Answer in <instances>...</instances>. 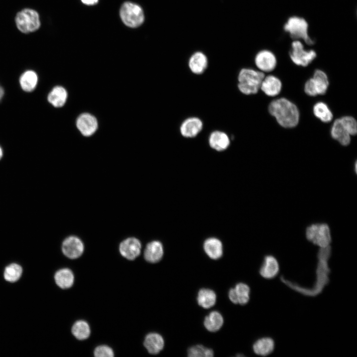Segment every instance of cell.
<instances>
[{"instance_id": "obj_1", "label": "cell", "mask_w": 357, "mask_h": 357, "mask_svg": "<svg viewBox=\"0 0 357 357\" xmlns=\"http://www.w3.org/2000/svg\"><path fill=\"white\" fill-rule=\"evenodd\" d=\"M331 253V247L328 245L324 247H320L317 253L318 263L316 269V281L314 287L307 289L300 287L285 278L281 277V281L292 289L303 295L308 296H315L320 294L324 287L329 282L330 269L328 261Z\"/></svg>"}, {"instance_id": "obj_2", "label": "cell", "mask_w": 357, "mask_h": 357, "mask_svg": "<svg viewBox=\"0 0 357 357\" xmlns=\"http://www.w3.org/2000/svg\"><path fill=\"white\" fill-rule=\"evenodd\" d=\"M269 113L277 122L285 128L296 126L299 120V113L297 106L285 98L272 101L268 107Z\"/></svg>"}, {"instance_id": "obj_3", "label": "cell", "mask_w": 357, "mask_h": 357, "mask_svg": "<svg viewBox=\"0 0 357 357\" xmlns=\"http://www.w3.org/2000/svg\"><path fill=\"white\" fill-rule=\"evenodd\" d=\"M265 77L264 72L250 68H243L238 76V88L243 94L246 95L256 94Z\"/></svg>"}, {"instance_id": "obj_4", "label": "cell", "mask_w": 357, "mask_h": 357, "mask_svg": "<svg viewBox=\"0 0 357 357\" xmlns=\"http://www.w3.org/2000/svg\"><path fill=\"white\" fill-rule=\"evenodd\" d=\"M308 28V23L305 19L298 16L290 17L283 26L284 31L292 39L302 40L311 46L314 44V41L309 35Z\"/></svg>"}, {"instance_id": "obj_5", "label": "cell", "mask_w": 357, "mask_h": 357, "mask_svg": "<svg viewBox=\"0 0 357 357\" xmlns=\"http://www.w3.org/2000/svg\"><path fill=\"white\" fill-rule=\"evenodd\" d=\"M306 238L320 247H324L331 242L329 226L326 223H315L308 226L305 230Z\"/></svg>"}, {"instance_id": "obj_6", "label": "cell", "mask_w": 357, "mask_h": 357, "mask_svg": "<svg viewBox=\"0 0 357 357\" xmlns=\"http://www.w3.org/2000/svg\"><path fill=\"white\" fill-rule=\"evenodd\" d=\"M119 14L122 22L129 27H137L144 20V14L142 8L131 2H124L120 7Z\"/></svg>"}, {"instance_id": "obj_7", "label": "cell", "mask_w": 357, "mask_h": 357, "mask_svg": "<svg viewBox=\"0 0 357 357\" xmlns=\"http://www.w3.org/2000/svg\"><path fill=\"white\" fill-rule=\"evenodd\" d=\"M292 61L296 65L306 67L316 58V52L312 50H305L300 40H295L291 44L289 52Z\"/></svg>"}, {"instance_id": "obj_8", "label": "cell", "mask_w": 357, "mask_h": 357, "mask_svg": "<svg viewBox=\"0 0 357 357\" xmlns=\"http://www.w3.org/2000/svg\"><path fill=\"white\" fill-rule=\"evenodd\" d=\"M329 84L328 78L325 72L320 69H316L313 77L305 82L304 91L309 96L324 95L328 89Z\"/></svg>"}, {"instance_id": "obj_9", "label": "cell", "mask_w": 357, "mask_h": 357, "mask_svg": "<svg viewBox=\"0 0 357 357\" xmlns=\"http://www.w3.org/2000/svg\"><path fill=\"white\" fill-rule=\"evenodd\" d=\"M15 22L18 29L24 33L34 32L40 26L38 13L35 10L29 8L19 12L16 16Z\"/></svg>"}, {"instance_id": "obj_10", "label": "cell", "mask_w": 357, "mask_h": 357, "mask_svg": "<svg viewBox=\"0 0 357 357\" xmlns=\"http://www.w3.org/2000/svg\"><path fill=\"white\" fill-rule=\"evenodd\" d=\"M254 63L259 70L263 72H269L275 68L277 60L272 51L265 49L259 51L256 54Z\"/></svg>"}, {"instance_id": "obj_11", "label": "cell", "mask_w": 357, "mask_h": 357, "mask_svg": "<svg viewBox=\"0 0 357 357\" xmlns=\"http://www.w3.org/2000/svg\"><path fill=\"white\" fill-rule=\"evenodd\" d=\"M203 128L202 120L196 117H190L181 123L179 132L181 135L186 138H193L197 136Z\"/></svg>"}, {"instance_id": "obj_12", "label": "cell", "mask_w": 357, "mask_h": 357, "mask_svg": "<svg viewBox=\"0 0 357 357\" xmlns=\"http://www.w3.org/2000/svg\"><path fill=\"white\" fill-rule=\"evenodd\" d=\"M61 250L67 257L75 259L80 257L83 253L84 245L80 238L75 236H70L63 241Z\"/></svg>"}, {"instance_id": "obj_13", "label": "cell", "mask_w": 357, "mask_h": 357, "mask_svg": "<svg viewBox=\"0 0 357 357\" xmlns=\"http://www.w3.org/2000/svg\"><path fill=\"white\" fill-rule=\"evenodd\" d=\"M76 126L81 133L85 136L93 134L98 128L96 118L88 113L80 115L76 120Z\"/></svg>"}, {"instance_id": "obj_14", "label": "cell", "mask_w": 357, "mask_h": 357, "mask_svg": "<svg viewBox=\"0 0 357 357\" xmlns=\"http://www.w3.org/2000/svg\"><path fill=\"white\" fill-rule=\"evenodd\" d=\"M141 248V243L138 239L129 238L120 243L119 251L124 257L133 260L140 254Z\"/></svg>"}, {"instance_id": "obj_15", "label": "cell", "mask_w": 357, "mask_h": 357, "mask_svg": "<svg viewBox=\"0 0 357 357\" xmlns=\"http://www.w3.org/2000/svg\"><path fill=\"white\" fill-rule=\"evenodd\" d=\"M208 60L206 55L201 51L193 53L188 59V66L190 71L195 75H201L206 70Z\"/></svg>"}, {"instance_id": "obj_16", "label": "cell", "mask_w": 357, "mask_h": 357, "mask_svg": "<svg viewBox=\"0 0 357 357\" xmlns=\"http://www.w3.org/2000/svg\"><path fill=\"white\" fill-rule=\"evenodd\" d=\"M228 295L234 303L244 305L249 300L250 288L246 284L239 283L230 290Z\"/></svg>"}, {"instance_id": "obj_17", "label": "cell", "mask_w": 357, "mask_h": 357, "mask_svg": "<svg viewBox=\"0 0 357 357\" xmlns=\"http://www.w3.org/2000/svg\"><path fill=\"white\" fill-rule=\"evenodd\" d=\"M231 140L224 131L216 130L211 132L208 137L210 147L217 151H223L230 145Z\"/></svg>"}, {"instance_id": "obj_18", "label": "cell", "mask_w": 357, "mask_h": 357, "mask_svg": "<svg viewBox=\"0 0 357 357\" xmlns=\"http://www.w3.org/2000/svg\"><path fill=\"white\" fill-rule=\"evenodd\" d=\"M279 271V265L277 259L272 255H266L259 270L260 275L268 279L275 277Z\"/></svg>"}, {"instance_id": "obj_19", "label": "cell", "mask_w": 357, "mask_h": 357, "mask_svg": "<svg viewBox=\"0 0 357 357\" xmlns=\"http://www.w3.org/2000/svg\"><path fill=\"white\" fill-rule=\"evenodd\" d=\"M282 84L276 76L269 75L265 76L262 81L260 89L270 97L278 95L281 91Z\"/></svg>"}, {"instance_id": "obj_20", "label": "cell", "mask_w": 357, "mask_h": 357, "mask_svg": "<svg viewBox=\"0 0 357 357\" xmlns=\"http://www.w3.org/2000/svg\"><path fill=\"white\" fill-rule=\"evenodd\" d=\"M163 247L161 242L157 240L147 244L144 250V258L150 263L159 262L163 255Z\"/></svg>"}, {"instance_id": "obj_21", "label": "cell", "mask_w": 357, "mask_h": 357, "mask_svg": "<svg viewBox=\"0 0 357 357\" xmlns=\"http://www.w3.org/2000/svg\"><path fill=\"white\" fill-rule=\"evenodd\" d=\"M331 135L343 146H347L351 142V135L342 125L339 119L333 122L331 129Z\"/></svg>"}, {"instance_id": "obj_22", "label": "cell", "mask_w": 357, "mask_h": 357, "mask_svg": "<svg viewBox=\"0 0 357 357\" xmlns=\"http://www.w3.org/2000/svg\"><path fill=\"white\" fill-rule=\"evenodd\" d=\"M144 345L149 353L156 355L163 350L164 341L162 336L159 334L151 333L146 336Z\"/></svg>"}, {"instance_id": "obj_23", "label": "cell", "mask_w": 357, "mask_h": 357, "mask_svg": "<svg viewBox=\"0 0 357 357\" xmlns=\"http://www.w3.org/2000/svg\"><path fill=\"white\" fill-rule=\"evenodd\" d=\"M205 252L211 259H217L223 254V245L218 238H211L207 239L203 245Z\"/></svg>"}, {"instance_id": "obj_24", "label": "cell", "mask_w": 357, "mask_h": 357, "mask_svg": "<svg viewBox=\"0 0 357 357\" xmlns=\"http://www.w3.org/2000/svg\"><path fill=\"white\" fill-rule=\"evenodd\" d=\"M54 280L58 287L62 289H66L72 286L74 282V275L70 269L62 268L56 272Z\"/></svg>"}, {"instance_id": "obj_25", "label": "cell", "mask_w": 357, "mask_h": 357, "mask_svg": "<svg viewBox=\"0 0 357 357\" xmlns=\"http://www.w3.org/2000/svg\"><path fill=\"white\" fill-rule=\"evenodd\" d=\"M274 342L269 337H264L257 340L253 345L254 352L257 355L266 356L273 352Z\"/></svg>"}, {"instance_id": "obj_26", "label": "cell", "mask_w": 357, "mask_h": 357, "mask_svg": "<svg viewBox=\"0 0 357 357\" xmlns=\"http://www.w3.org/2000/svg\"><path fill=\"white\" fill-rule=\"evenodd\" d=\"M223 322V317L221 313L217 311H213L205 317L204 325L208 331L214 332L222 327Z\"/></svg>"}, {"instance_id": "obj_27", "label": "cell", "mask_w": 357, "mask_h": 357, "mask_svg": "<svg viewBox=\"0 0 357 357\" xmlns=\"http://www.w3.org/2000/svg\"><path fill=\"white\" fill-rule=\"evenodd\" d=\"M67 97L66 90L62 87L56 86L49 93V102L55 107H61L65 103Z\"/></svg>"}, {"instance_id": "obj_28", "label": "cell", "mask_w": 357, "mask_h": 357, "mask_svg": "<svg viewBox=\"0 0 357 357\" xmlns=\"http://www.w3.org/2000/svg\"><path fill=\"white\" fill-rule=\"evenodd\" d=\"M198 304L204 308H209L214 305L216 301V295L212 290L202 289L197 297Z\"/></svg>"}, {"instance_id": "obj_29", "label": "cell", "mask_w": 357, "mask_h": 357, "mask_svg": "<svg viewBox=\"0 0 357 357\" xmlns=\"http://www.w3.org/2000/svg\"><path fill=\"white\" fill-rule=\"evenodd\" d=\"M22 273L23 268L20 265L16 263H11L5 267L3 276L6 282L13 283L20 279Z\"/></svg>"}, {"instance_id": "obj_30", "label": "cell", "mask_w": 357, "mask_h": 357, "mask_svg": "<svg viewBox=\"0 0 357 357\" xmlns=\"http://www.w3.org/2000/svg\"><path fill=\"white\" fill-rule=\"evenodd\" d=\"M313 112L314 116L323 122H329L333 119V113L324 102L316 103L313 106Z\"/></svg>"}, {"instance_id": "obj_31", "label": "cell", "mask_w": 357, "mask_h": 357, "mask_svg": "<svg viewBox=\"0 0 357 357\" xmlns=\"http://www.w3.org/2000/svg\"><path fill=\"white\" fill-rule=\"evenodd\" d=\"M37 81V75L32 70L25 71L20 78V85L23 90L26 92L33 91L36 86Z\"/></svg>"}, {"instance_id": "obj_32", "label": "cell", "mask_w": 357, "mask_h": 357, "mask_svg": "<svg viewBox=\"0 0 357 357\" xmlns=\"http://www.w3.org/2000/svg\"><path fill=\"white\" fill-rule=\"evenodd\" d=\"M71 332L74 337L78 340H85L90 334V329L88 324L83 320L77 321L73 325Z\"/></svg>"}, {"instance_id": "obj_33", "label": "cell", "mask_w": 357, "mask_h": 357, "mask_svg": "<svg viewBox=\"0 0 357 357\" xmlns=\"http://www.w3.org/2000/svg\"><path fill=\"white\" fill-rule=\"evenodd\" d=\"M187 353L189 357H212L214 356V352L212 349L201 345L190 347Z\"/></svg>"}, {"instance_id": "obj_34", "label": "cell", "mask_w": 357, "mask_h": 357, "mask_svg": "<svg viewBox=\"0 0 357 357\" xmlns=\"http://www.w3.org/2000/svg\"><path fill=\"white\" fill-rule=\"evenodd\" d=\"M340 121L351 136L356 135L357 133V123L354 118L344 116L339 119Z\"/></svg>"}, {"instance_id": "obj_35", "label": "cell", "mask_w": 357, "mask_h": 357, "mask_svg": "<svg viewBox=\"0 0 357 357\" xmlns=\"http://www.w3.org/2000/svg\"><path fill=\"white\" fill-rule=\"evenodd\" d=\"M94 355L97 357H113L114 356L113 350L106 345L97 347L94 350Z\"/></svg>"}, {"instance_id": "obj_36", "label": "cell", "mask_w": 357, "mask_h": 357, "mask_svg": "<svg viewBox=\"0 0 357 357\" xmlns=\"http://www.w3.org/2000/svg\"><path fill=\"white\" fill-rule=\"evenodd\" d=\"M82 2L87 5L95 4L98 1V0H81Z\"/></svg>"}, {"instance_id": "obj_37", "label": "cell", "mask_w": 357, "mask_h": 357, "mask_svg": "<svg viewBox=\"0 0 357 357\" xmlns=\"http://www.w3.org/2000/svg\"><path fill=\"white\" fill-rule=\"evenodd\" d=\"M3 95V90L2 87L0 86V100L1 99Z\"/></svg>"}, {"instance_id": "obj_38", "label": "cell", "mask_w": 357, "mask_h": 357, "mask_svg": "<svg viewBox=\"0 0 357 357\" xmlns=\"http://www.w3.org/2000/svg\"><path fill=\"white\" fill-rule=\"evenodd\" d=\"M2 154H3V153H2V150L1 148V147H0V159L2 157Z\"/></svg>"}]
</instances>
